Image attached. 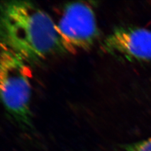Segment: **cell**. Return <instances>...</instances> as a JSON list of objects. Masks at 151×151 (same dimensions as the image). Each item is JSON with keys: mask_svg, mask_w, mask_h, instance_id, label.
<instances>
[{"mask_svg": "<svg viewBox=\"0 0 151 151\" xmlns=\"http://www.w3.org/2000/svg\"><path fill=\"white\" fill-rule=\"evenodd\" d=\"M1 44L30 65L62 52L53 19L44 9L28 1L1 3Z\"/></svg>", "mask_w": 151, "mask_h": 151, "instance_id": "6da1fadb", "label": "cell"}, {"mask_svg": "<svg viewBox=\"0 0 151 151\" xmlns=\"http://www.w3.org/2000/svg\"><path fill=\"white\" fill-rule=\"evenodd\" d=\"M30 64L12 49L1 44L0 92L4 108L20 128H33L31 111Z\"/></svg>", "mask_w": 151, "mask_h": 151, "instance_id": "7a4b0ae2", "label": "cell"}, {"mask_svg": "<svg viewBox=\"0 0 151 151\" xmlns=\"http://www.w3.org/2000/svg\"><path fill=\"white\" fill-rule=\"evenodd\" d=\"M56 26L61 50L65 53L90 49L100 34L93 9L84 2L65 4Z\"/></svg>", "mask_w": 151, "mask_h": 151, "instance_id": "3957f363", "label": "cell"}, {"mask_svg": "<svg viewBox=\"0 0 151 151\" xmlns=\"http://www.w3.org/2000/svg\"><path fill=\"white\" fill-rule=\"evenodd\" d=\"M105 54L130 62L151 61V30L134 26L116 27L101 44Z\"/></svg>", "mask_w": 151, "mask_h": 151, "instance_id": "277c9868", "label": "cell"}, {"mask_svg": "<svg viewBox=\"0 0 151 151\" xmlns=\"http://www.w3.org/2000/svg\"><path fill=\"white\" fill-rule=\"evenodd\" d=\"M124 151H151V137L121 145Z\"/></svg>", "mask_w": 151, "mask_h": 151, "instance_id": "5b68a950", "label": "cell"}]
</instances>
